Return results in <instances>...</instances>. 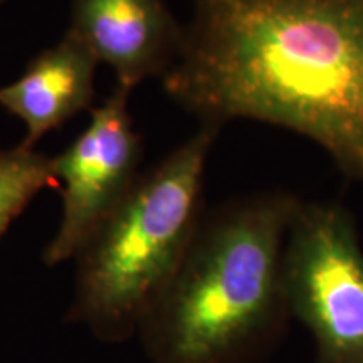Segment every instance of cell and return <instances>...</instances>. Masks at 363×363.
Wrapping results in <instances>:
<instances>
[{
    "mask_svg": "<svg viewBox=\"0 0 363 363\" xmlns=\"http://www.w3.org/2000/svg\"><path fill=\"white\" fill-rule=\"evenodd\" d=\"M281 286L337 363H363V254L347 212L296 207Z\"/></svg>",
    "mask_w": 363,
    "mask_h": 363,
    "instance_id": "277c9868",
    "label": "cell"
},
{
    "mask_svg": "<svg viewBox=\"0 0 363 363\" xmlns=\"http://www.w3.org/2000/svg\"><path fill=\"white\" fill-rule=\"evenodd\" d=\"M128 94L116 86L101 106L91 110L88 128L51 158L65 194L61 225L44 252L48 266L78 256L138 179L140 138L128 111Z\"/></svg>",
    "mask_w": 363,
    "mask_h": 363,
    "instance_id": "5b68a950",
    "label": "cell"
},
{
    "mask_svg": "<svg viewBox=\"0 0 363 363\" xmlns=\"http://www.w3.org/2000/svg\"><path fill=\"white\" fill-rule=\"evenodd\" d=\"M298 203L266 197L195 233L148 318L162 363H220L269 315L281 286V242Z\"/></svg>",
    "mask_w": 363,
    "mask_h": 363,
    "instance_id": "3957f363",
    "label": "cell"
},
{
    "mask_svg": "<svg viewBox=\"0 0 363 363\" xmlns=\"http://www.w3.org/2000/svg\"><path fill=\"white\" fill-rule=\"evenodd\" d=\"M4 2V0H0V4H2Z\"/></svg>",
    "mask_w": 363,
    "mask_h": 363,
    "instance_id": "9c48e42d",
    "label": "cell"
},
{
    "mask_svg": "<svg viewBox=\"0 0 363 363\" xmlns=\"http://www.w3.org/2000/svg\"><path fill=\"white\" fill-rule=\"evenodd\" d=\"M163 86L203 125L284 126L363 182V0H197Z\"/></svg>",
    "mask_w": 363,
    "mask_h": 363,
    "instance_id": "6da1fadb",
    "label": "cell"
},
{
    "mask_svg": "<svg viewBox=\"0 0 363 363\" xmlns=\"http://www.w3.org/2000/svg\"><path fill=\"white\" fill-rule=\"evenodd\" d=\"M67 34L131 91L152 76H165L184 44L185 30L163 0H72Z\"/></svg>",
    "mask_w": 363,
    "mask_h": 363,
    "instance_id": "8992f818",
    "label": "cell"
},
{
    "mask_svg": "<svg viewBox=\"0 0 363 363\" xmlns=\"http://www.w3.org/2000/svg\"><path fill=\"white\" fill-rule=\"evenodd\" d=\"M96 66L93 54L66 33L61 43L35 56L16 83L0 88V106L27 126L22 147L34 148L48 131L91 110Z\"/></svg>",
    "mask_w": 363,
    "mask_h": 363,
    "instance_id": "52a82bcc",
    "label": "cell"
},
{
    "mask_svg": "<svg viewBox=\"0 0 363 363\" xmlns=\"http://www.w3.org/2000/svg\"><path fill=\"white\" fill-rule=\"evenodd\" d=\"M45 187H59L51 158L22 145L0 150V239Z\"/></svg>",
    "mask_w": 363,
    "mask_h": 363,
    "instance_id": "ba28073f",
    "label": "cell"
},
{
    "mask_svg": "<svg viewBox=\"0 0 363 363\" xmlns=\"http://www.w3.org/2000/svg\"><path fill=\"white\" fill-rule=\"evenodd\" d=\"M216 126L203 128L148 174L91 235L78 257L69 320L104 342L147 320L197 233L203 169Z\"/></svg>",
    "mask_w": 363,
    "mask_h": 363,
    "instance_id": "7a4b0ae2",
    "label": "cell"
}]
</instances>
